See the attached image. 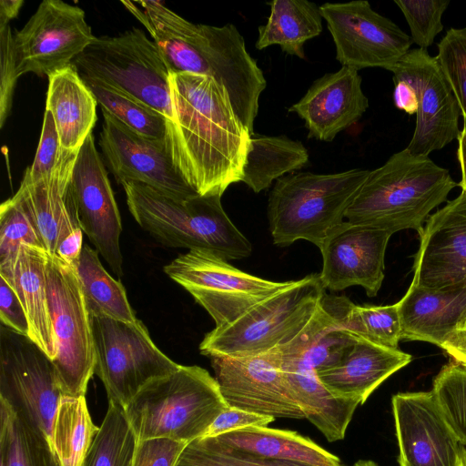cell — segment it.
Here are the masks:
<instances>
[{
    "label": "cell",
    "mask_w": 466,
    "mask_h": 466,
    "mask_svg": "<svg viewBox=\"0 0 466 466\" xmlns=\"http://www.w3.org/2000/svg\"><path fill=\"white\" fill-rule=\"evenodd\" d=\"M169 88L172 119L164 142L172 164L198 195L222 196L241 181L250 132L213 77L171 73Z\"/></svg>",
    "instance_id": "cell-1"
},
{
    "label": "cell",
    "mask_w": 466,
    "mask_h": 466,
    "mask_svg": "<svg viewBox=\"0 0 466 466\" xmlns=\"http://www.w3.org/2000/svg\"><path fill=\"white\" fill-rule=\"evenodd\" d=\"M122 5L148 31L171 73L213 77L226 87L237 115L249 132H254L258 100L267 81L233 24H194L161 1L125 0Z\"/></svg>",
    "instance_id": "cell-2"
},
{
    "label": "cell",
    "mask_w": 466,
    "mask_h": 466,
    "mask_svg": "<svg viewBox=\"0 0 466 466\" xmlns=\"http://www.w3.org/2000/svg\"><path fill=\"white\" fill-rule=\"evenodd\" d=\"M457 186L449 171L430 157L414 156L405 148L370 171L345 218L392 234L404 229L420 234L430 213Z\"/></svg>",
    "instance_id": "cell-3"
},
{
    "label": "cell",
    "mask_w": 466,
    "mask_h": 466,
    "mask_svg": "<svg viewBox=\"0 0 466 466\" xmlns=\"http://www.w3.org/2000/svg\"><path fill=\"white\" fill-rule=\"evenodd\" d=\"M121 185L135 220L162 245L203 250L226 260L251 254V243L225 212L222 196L178 198L140 182Z\"/></svg>",
    "instance_id": "cell-4"
},
{
    "label": "cell",
    "mask_w": 466,
    "mask_h": 466,
    "mask_svg": "<svg viewBox=\"0 0 466 466\" xmlns=\"http://www.w3.org/2000/svg\"><path fill=\"white\" fill-rule=\"evenodd\" d=\"M228 407L207 370L180 365L143 387L124 410L137 441L167 438L189 443Z\"/></svg>",
    "instance_id": "cell-5"
},
{
    "label": "cell",
    "mask_w": 466,
    "mask_h": 466,
    "mask_svg": "<svg viewBox=\"0 0 466 466\" xmlns=\"http://www.w3.org/2000/svg\"><path fill=\"white\" fill-rule=\"evenodd\" d=\"M369 173L353 168L334 174L301 172L279 178L268 202L274 244L289 246L305 239L319 248L343 222Z\"/></svg>",
    "instance_id": "cell-6"
},
{
    "label": "cell",
    "mask_w": 466,
    "mask_h": 466,
    "mask_svg": "<svg viewBox=\"0 0 466 466\" xmlns=\"http://www.w3.org/2000/svg\"><path fill=\"white\" fill-rule=\"evenodd\" d=\"M325 289L317 274L290 280L232 323L207 333L199 345L201 354L250 356L289 342L311 319Z\"/></svg>",
    "instance_id": "cell-7"
},
{
    "label": "cell",
    "mask_w": 466,
    "mask_h": 466,
    "mask_svg": "<svg viewBox=\"0 0 466 466\" xmlns=\"http://www.w3.org/2000/svg\"><path fill=\"white\" fill-rule=\"evenodd\" d=\"M72 64L81 77L102 82L172 119L171 70L142 30L96 37Z\"/></svg>",
    "instance_id": "cell-8"
},
{
    "label": "cell",
    "mask_w": 466,
    "mask_h": 466,
    "mask_svg": "<svg viewBox=\"0 0 466 466\" xmlns=\"http://www.w3.org/2000/svg\"><path fill=\"white\" fill-rule=\"evenodd\" d=\"M46 280L56 338L53 361L64 395L85 396L95 374L96 350L91 316L74 267L47 256Z\"/></svg>",
    "instance_id": "cell-9"
},
{
    "label": "cell",
    "mask_w": 466,
    "mask_h": 466,
    "mask_svg": "<svg viewBox=\"0 0 466 466\" xmlns=\"http://www.w3.org/2000/svg\"><path fill=\"white\" fill-rule=\"evenodd\" d=\"M91 324L95 373L103 382L109 402L125 409L143 387L180 366L156 346L140 319L129 323L91 316Z\"/></svg>",
    "instance_id": "cell-10"
},
{
    "label": "cell",
    "mask_w": 466,
    "mask_h": 466,
    "mask_svg": "<svg viewBox=\"0 0 466 466\" xmlns=\"http://www.w3.org/2000/svg\"><path fill=\"white\" fill-rule=\"evenodd\" d=\"M63 395L52 360L28 337L1 324L0 400L43 434L52 448L54 422Z\"/></svg>",
    "instance_id": "cell-11"
},
{
    "label": "cell",
    "mask_w": 466,
    "mask_h": 466,
    "mask_svg": "<svg viewBox=\"0 0 466 466\" xmlns=\"http://www.w3.org/2000/svg\"><path fill=\"white\" fill-rule=\"evenodd\" d=\"M164 271L208 312L217 328L232 323L290 281L253 276L203 250L179 255Z\"/></svg>",
    "instance_id": "cell-12"
},
{
    "label": "cell",
    "mask_w": 466,
    "mask_h": 466,
    "mask_svg": "<svg viewBox=\"0 0 466 466\" xmlns=\"http://www.w3.org/2000/svg\"><path fill=\"white\" fill-rule=\"evenodd\" d=\"M342 66L391 71L409 53L411 38L368 1L326 3L319 6Z\"/></svg>",
    "instance_id": "cell-13"
},
{
    "label": "cell",
    "mask_w": 466,
    "mask_h": 466,
    "mask_svg": "<svg viewBox=\"0 0 466 466\" xmlns=\"http://www.w3.org/2000/svg\"><path fill=\"white\" fill-rule=\"evenodd\" d=\"M96 37L83 9L61 0H45L14 33L18 75L49 76L72 65Z\"/></svg>",
    "instance_id": "cell-14"
},
{
    "label": "cell",
    "mask_w": 466,
    "mask_h": 466,
    "mask_svg": "<svg viewBox=\"0 0 466 466\" xmlns=\"http://www.w3.org/2000/svg\"><path fill=\"white\" fill-rule=\"evenodd\" d=\"M390 72L392 79L406 81L417 94L416 125L407 150L429 157L458 139L460 106L437 57L426 49L415 48Z\"/></svg>",
    "instance_id": "cell-15"
},
{
    "label": "cell",
    "mask_w": 466,
    "mask_h": 466,
    "mask_svg": "<svg viewBox=\"0 0 466 466\" xmlns=\"http://www.w3.org/2000/svg\"><path fill=\"white\" fill-rule=\"evenodd\" d=\"M208 358L229 407L274 419H305L284 379L279 347L250 356Z\"/></svg>",
    "instance_id": "cell-16"
},
{
    "label": "cell",
    "mask_w": 466,
    "mask_h": 466,
    "mask_svg": "<svg viewBox=\"0 0 466 466\" xmlns=\"http://www.w3.org/2000/svg\"><path fill=\"white\" fill-rule=\"evenodd\" d=\"M71 188L83 232L112 271L122 277L121 217L92 133L78 151Z\"/></svg>",
    "instance_id": "cell-17"
},
{
    "label": "cell",
    "mask_w": 466,
    "mask_h": 466,
    "mask_svg": "<svg viewBox=\"0 0 466 466\" xmlns=\"http://www.w3.org/2000/svg\"><path fill=\"white\" fill-rule=\"evenodd\" d=\"M393 234L371 226L343 221L319 246L322 269L319 279L325 289L343 290L362 287L375 297L384 279L385 254Z\"/></svg>",
    "instance_id": "cell-18"
},
{
    "label": "cell",
    "mask_w": 466,
    "mask_h": 466,
    "mask_svg": "<svg viewBox=\"0 0 466 466\" xmlns=\"http://www.w3.org/2000/svg\"><path fill=\"white\" fill-rule=\"evenodd\" d=\"M102 113L98 143L118 184L140 182L178 198L198 195L176 170L164 140L143 137L108 112Z\"/></svg>",
    "instance_id": "cell-19"
},
{
    "label": "cell",
    "mask_w": 466,
    "mask_h": 466,
    "mask_svg": "<svg viewBox=\"0 0 466 466\" xmlns=\"http://www.w3.org/2000/svg\"><path fill=\"white\" fill-rule=\"evenodd\" d=\"M400 466H458L461 449L430 391L391 398Z\"/></svg>",
    "instance_id": "cell-20"
},
{
    "label": "cell",
    "mask_w": 466,
    "mask_h": 466,
    "mask_svg": "<svg viewBox=\"0 0 466 466\" xmlns=\"http://www.w3.org/2000/svg\"><path fill=\"white\" fill-rule=\"evenodd\" d=\"M419 238L411 282L433 289L466 286V191L430 216Z\"/></svg>",
    "instance_id": "cell-21"
},
{
    "label": "cell",
    "mask_w": 466,
    "mask_h": 466,
    "mask_svg": "<svg viewBox=\"0 0 466 466\" xmlns=\"http://www.w3.org/2000/svg\"><path fill=\"white\" fill-rule=\"evenodd\" d=\"M359 71L349 67L315 80L304 96L289 108L305 123L309 137L330 142L358 122L369 107Z\"/></svg>",
    "instance_id": "cell-22"
},
{
    "label": "cell",
    "mask_w": 466,
    "mask_h": 466,
    "mask_svg": "<svg viewBox=\"0 0 466 466\" xmlns=\"http://www.w3.org/2000/svg\"><path fill=\"white\" fill-rule=\"evenodd\" d=\"M411 360V355L399 349L379 346L353 334L339 360L316 372L333 393L363 404L384 380Z\"/></svg>",
    "instance_id": "cell-23"
},
{
    "label": "cell",
    "mask_w": 466,
    "mask_h": 466,
    "mask_svg": "<svg viewBox=\"0 0 466 466\" xmlns=\"http://www.w3.org/2000/svg\"><path fill=\"white\" fill-rule=\"evenodd\" d=\"M398 304L401 339L441 348L466 314V286L433 289L411 282Z\"/></svg>",
    "instance_id": "cell-24"
},
{
    "label": "cell",
    "mask_w": 466,
    "mask_h": 466,
    "mask_svg": "<svg viewBox=\"0 0 466 466\" xmlns=\"http://www.w3.org/2000/svg\"><path fill=\"white\" fill-rule=\"evenodd\" d=\"M47 256L43 248L22 245L15 253L0 260V277L13 289L24 308L28 338L54 360L56 345L46 291Z\"/></svg>",
    "instance_id": "cell-25"
},
{
    "label": "cell",
    "mask_w": 466,
    "mask_h": 466,
    "mask_svg": "<svg viewBox=\"0 0 466 466\" xmlns=\"http://www.w3.org/2000/svg\"><path fill=\"white\" fill-rule=\"evenodd\" d=\"M281 369L290 394L305 419L329 441L344 439L360 402L333 393L321 382L316 370L309 367L281 357Z\"/></svg>",
    "instance_id": "cell-26"
},
{
    "label": "cell",
    "mask_w": 466,
    "mask_h": 466,
    "mask_svg": "<svg viewBox=\"0 0 466 466\" xmlns=\"http://www.w3.org/2000/svg\"><path fill=\"white\" fill-rule=\"evenodd\" d=\"M47 77L46 109L54 117L61 147L79 150L96 125L98 103L73 64Z\"/></svg>",
    "instance_id": "cell-27"
},
{
    "label": "cell",
    "mask_w": 466,
    "mask_h": 466,
    "mask_svg": "<svg viewBox=\"0 0 466 466\" xmlns=\"http://www.w3.org/2000/svg\"><path fill=\"white\" fill-rule=\"evenodd\" d=\"M78 151L63 149L51 173L35 181L23 178L18 188L34 216L44 248L50 256L56 255L61 228L75 202L71 177Z\"/></svg>",
    "instance_id": "cell-28"
},
{
    "label": "cell",
    "mask_w": 466,
    "mask_h": 466,
    "mask_svg": "<svg viewBox=\"0 0 466 466\" xmlns=\"http://www.w3.org/2000/svg\"><path fill=\"white\" fill-rule=\"evenodd\" d=\"M234 449L301 466H342L339 459L296 431L249 427L215 437Z\"/></svg>",
    "instance_id": "cell-29"
},
{
    "label": "cell",
    "mask_w": 466,
    "mask_h": 466,
    "mask_svg": "<svg viewBox=\"0 0 466 466\" xmlns=\"http://www.w3.org/2000/svg\"><path fill=\"white\" fill-rule=\"evenodd\" d=\"M267 5L270 15L258 27L256 48L277 45L286 54L304 59V44L323 29L319 6L307 0H273Z\"/></svg>",
    "instance_id": "cell-30"
},
{
    "label": "cell",
    "mask_w": 466,
    "mask_h": 466,
    "mask_svg": "<svg viewBox=\"0 0 466 466\" xmlns=\"http://www.w3.org/2000/svg\"><path fill=\"white\" fill-rule=\"evenodd\" d=\"M309 155L304 145L285 136L250 133L241 182L255 193L268 188L275 179L305 167Z\"/></svg>",
    "instance_id": "cell-31"
},
{
    "label": "cell",
    "mask_w": 466,
    "mask_h": 466,
    "mask_svg": "<svg viewBox=\"0 0 466 466\" xmlns=\"http://www.w3.org/2000/svg\"><path fill=\"white\" fill-rule=\"evenodd\" d=\"M96 249L84 245L73 265L90 316L134 323L138 320L129 304L126 289L103 267Z\"/></svg>",
    "instance_id": "cell-32"
},
{
    "label": "cell",
    "mask_w": 466,
    "mask_h": 466,
    "mask_svg": "<svg viewBox=\"0 0 466 466\" xmlns=\"http://www.w3.org/2000/svg\"><path fill=\"white\" fill-rule=\"evenodd\" d=\"M326 299L345 329L379 346L399 349L401 324L398 302L359 306L344 296L326 294Z\"/></svg>",
    "instance_id": "cell-33"
},
{
    "label": "cell",
    "mask_w": 466,
    "mask_h": 466,
    "mask_svg": "<svg viewBox=\"0 0 466 466\" xmlns=\"http://www.w3.org/2000/svg\"><path fill=\"white\" fill-rule=\"evenodd\" d=\"M98 431L85 396L63 395L53 427V449L60 466H82Z\"/></svg>",
    "instance_id": "cell-34"
},
{
    "label": "cell",
    "mask_w": 466,
    "mask_h": 466,
    "mask_svg": "<svg viewBox=\"0 0 466 466\" xmlns=\"http://www.w3.org/2000/svg\"><path fill=\"white\" fill-rule=\"evenodd\" d=\"M0 459L5 466H60L48 440L0 400Z\"/></svg>",
    "instance_id": "cell-35"
},
{
    "label": "cell",
    "mask_w": 466,
    "mask_h": 466,
    "mask_svg": "<svg viewBox=\"0 0 466 466\" xmlns=\"http://www.w3.org/2000/svg\"><path fill=\"white\" fill-rule=\"evenodd\" d=\"M137 443L124 409L109 402L82 466H132Z\"/></svg>",
    "instance_id": "cell-36"
},
{
    "label": "cell",
    "mask_w": 466,
    "mask_h": 466,
    "mask_svg": "<svg viewBox=\"0 0 466 466\" xmlns=\"http://www.w3.org/2000/svg\"><path fill=\"white\" fill-rule=\"evenodd\" d=\"M82 79L102 110L143 137L165 139L167 117L161 113L102 82L86 77Z\"/></svg>",
    "instance_id": "cell-37"
},
{
    "label": "cell",
    "mask_w": 466,
    "mask_h": 466,
    "mask_svg": "<svg viewBox=\"0 0 466 466\" xmlns=\"http://www.w3.org/2000/svg\"><path fill=\"white\" fill-rule=\"evenodd\" d=\"M431 391L445 421L466 447V368L457 362L444 365L433 380Z\"/></svg>",
    "instance_id": "cell-38"
},
{
    "label": "cell",
    "mask_w": 466,
    "mask_h": 466,
    "mask_svg": "<svg viewBox=\"0 0 466 466\" xmlns=\"http://www.w3.org/2000/svg\"><path fill=\"white\" fill-rule=\"evenodd\" d=\"M22 245L45 249L34 216L17 190L0 206V260L15 253Z\"/></svg>",
    "instance_id": "cell-39"
},
{
    "label": "cell",
    "mask_w": 466,
    "mask_h": 466,
    "mask_svg": "<svg viewBox=\"0 0 466 466\" xmlns=\"http://www.w3.org/2000/svg\"><path fill=\"white\" fill-rule=\"evenodd\" d=\"M175 466H301L268 459L227 446L216 438L189 442Z\"/></svg>",
    "instance_id": "cell-40"
},
{
    "label": "cell",
    "mask_w": 466,
    "mask_h": 466,
    "mask_svg": "<svg viewBox=\"0 0 466 466\" xmlns=\"http://www.w3.org/2000/svg\"><path fill=\"white\" fill-rule=\"evenodd\" d=\"M410 26L411 41L419 48L431 46L443 30L441 17L450 0H395Z\"/></svg>",
    "instance_id": "cell-41"
},
{
    "label": "cell",
    "mask_w": 466,
    "mask_h": 466,
    "mask_svg": "<svg viewBox=\"0 0 466 466\" xmlns=\"http://www.w3.org/2000/svg\"><path fill=\"white\" fill-rule=\"evenodd\" d=\"M438 50L436 57L466 119V27L449 29Z\"/></svg>",
    "instance_id": "cell-42"
},
{
    "label": "cell",
    "mask_w": 466,
    "mask_h": 466,
    "mask_svg": "<svg viewBox=\"0 0 466 466\" xmlns=\"http://www.w3.org/2000/svg\"><path fill=\"white\" fill-rule=\"evenodd\" d=\"M14 33L9 24L0 25V127L11 114L17 79Z\"/></svg>",
    "instance_id": "cell-43"
},
{
    "label": "cell",
    "mask_w": 466,
    "mask_h": 466,
    "mask_svg": "<svg viewBox=\"0 0 466 466\" xmlns=\"http://www.w3.org/2000/svg\"><path fill=\"white\" fill-rule=\"evenodd\" d=\"M63 148L51 112L46 109L39 144L34 161L27 167L24 179L35 181L51 173L56 167Z\"/></svg>",
    "instance_id": "cell-44"
},
{
    "label": "cell",
    "mask_w": 466,
    "mask_h": 466,
    "mask_svg": "<svg viewBox=\"0 0 466 466\" xmlns=\"http://www.w3.org/2000/svg\"><path fill=\"white\" fill-rule=\"evenodd\" d=\"M187 444L167 438L137 441L132 466H175Z\"/></svg>",
    "instance_id": "cell-45"
},
{
    "label": "cell",
    "mask_w": 466,
    "mask_h": 466,
    "mask_svg": "<svg viewBox=\"0 0 466 466\" xmlns=\"http://www.w3.org/2000/svg\"><path fill=\"white\" fill-rule=\"evenodd\" d=\"M274 420L270 416L228 406L215 419L200 438H215L228 432L249 427H266Z\"/></svg>",
    "instance_id": "cell-46"
},
{
    "label": "cell",
    "mask_w": 466,
    "mask_h": 466,
    "mask_svg": "<svg viewBox=\"0 0 466 466\" xmlns=\"http://www.w3.org/2000/svg\"><path fill=\"white\" fill-rule=\"evenodd\" d=\"M0 319L1 324L28 337L29 325L24 308L15 292L0 277Z\"/></svg>",
    "instance_id": "cell-47"
},
{
    "label": "cell",
    "mask_w": 466,
    "mask_h": 466,
    "mask_svg": "<svg viewBox=\"0 0 466 466\" xmlns=\"http://www.w3.org/2000/svg\"><path fill=\"white\" fill-rule=\"evenodd\" d=\"M393 99L395 106L404 112L412 115L418 110V98L414 88L406 81L393 79Z\"/></svg>",
    "instance_id": "cell-48"
},
{
    "label": "cell",
    "mask_w": 466,
    "mask_h": 466,
    "mask_svg": "<svg viewBox=\"0 0 466 466\" xmlns=\"http://www.w3.org/2000/svg\"><path fill=\"white\" fill-rule=\"evenodd\" d=\"M455 362L466 368V334L455 332L442 346Z\"/></svg>",
    "instance_id": "cell-49"
},
{
    "label": "cell",
    "mask_w": 466,
    "mask_h": 466,
    "mask_svg": "<svg viewBox=\"0 0 466 466\" xmlns=\"http://www.w3.org/2000/svg\"><path fill=\"white\" fill-rule=\"evenodd\" d=\"M457 157L461 166V180L459 186L466 191V119L463 118L462 129L458 137Z\"/></svg>",
    "instance_id": "cell-50"
},
{
    "label": "cell",
    "mask_w": 466,
    "mask_h": 466,
    "mask_svg": "<svg viewBox=\"0 0 466 466\" xmlns=\"http://www.w3.org/2000/svg\"><path fill=\"white\" fill-rule=\"evenodd\" d=\"M23 5V0H1L0 25L9 24L12 19L16 17Z\"/></svg>",
    "instance_id": "cell-51"
},
{
    "label": "cell",
    "mask_w": 466,
    "mask_h": 466,
    "mask_svg": "<svg viewBox=\"0 0 466 466\" xmlns=\"http://www.w3.org/2000/svg\"><path fill=\"white\" fill-rule=\"evenodd\" d=\"M458 466H466V447L462 446L460 452Z\"/></svg>",
    "instance_id": "cell-52"
},
{
    "label": "cell",
    "mask_w": 466,
    "mask_h": 466,
    "mask_svg": "<svg viewBox=\"0 0 466 466\" xmlns=\"http://www.w3.org/2000/svg\"><path fill=\"white\" fill-rule=\"evenodd\" d=\"M353 466H379L376 462L370 460H360L356 461Z\"/></svg>",
    "instance_id": "cell-53"
},
{
    "label": "cell",
    "mask_w": 466,
    "mask_h": 466,
    "mask_svg": "<svg viewBox=\"0 0 466 466\" xmlns=\"http://www.w3.org/2000/svg\"><path fill=\"white\" fill-rule=\"evenodd\" d=\"M456 332H461V333L466 334V314L464 315L462 319L460 321Z\"/></svg>",
    "instance_id": "cell-54"
}]
</instances>
